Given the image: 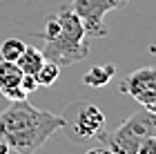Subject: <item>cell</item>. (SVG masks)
<instances>
[{
    "instance_id": "cell-1",
    "label": "cell",
    "mask_w": 156,
    "mask_h": 154,
    "mask_svg": "<svg viewBox=\"0 0 156 154\" xmlns=\"http://www.w3.org/2000/svg\"><path fill=\"white\" fill-rule=\"evenodd\" d=\"M58 130L60 116L34 107L27 98L9 101V107L0 112V141L16 154H36Z\"/></svg>"
},
{
    "instance_id": "cell-2",
    "label": "cell",
    "mask_w": 156,
    "mask_h": 154,
    "mask_svg": "<svg viewBox=\"0 0 156 154\" xmlns=\"http://www.w3.org/2000/svg\"><path fill=\"white\" fill-rule=\"evenodd\" d=\"M56 13L60 20V29L56 36L45 40V47L40 49L45 60H54L60 67L85 60L89 56V36L83 27V20L76 16L72 5L60 7Z\"/></svg>"
},
{
    "instance_id": "cell-3",
    "label": "cell",
    "mask_w": 156,
    "mask_h": 154,
    "mask_svg": "<svg viewBox=\"0 0 156 154\" xmlns=\"http://www.w3.org/2000/svg\"><path fill=\"white\" fill-rule=\"evenodd\" d=\"M60 118L62 130L72 141H103L107 134V118L103 109L89 101L69 103Z\"/></svg>"
},
{
    "instance_id": "cell-4",
    "label": "cell",
    "mask_w": 156,
    "mask_h": 154,
    "mask_svg": "<svg viewBox=\"0 0 156 154\" xmlns=\"http://www.w3.org/2000/svg\"><path fill=\"white\" fill-rule=\"evenodd\" d=\"M150 136H156V114L140 107L114 132H107L103 141L107 143L112 154H136L140 143Z\"/></svg>"
},
{
    "instance_id": "cell-5",
    "label": "cell",
    "mask_w": 156,
    "mask_h": 154,
    "mask_svg": "<svg viewBox=\"0 0 156 154\" xmlns=\"http://www.w3.org/2000/svg\"><path fill=\"white\" fill-rule=\"evenodd\" d=\"M129 0H72V9L76 16L83 20V27L87 36H107V27H105V16L109 11L125 9Z\"/></svg>"
},
{
    "instance_id": "cell-6",
    "label": "cell",
    "mask_w": 156,
    "mask_h": 154,
    "mask_svg": "<svg viewBox=\"0 0 156 154\" xmlns=\"http://www.w3.org/2000/svg\"><path fill=\"white\" fill-rule=\"evenodd\" d=\"M118 89L132 96V101H136L140 107L156 114V67H140L132 72L120 81Z\"/></svg>"
},
{
    "instance_id": "cell-7",
    "label": "cell",
    "mask_w": 156,
    "mask_h": 154,
    "mask_svg": "<svg viewBox=\"0 0 156 154\" xmlns=\"http://www.w3.org/2000/svg\"><path fill=\"white\" fill-rule=\"evenodd\" d=\"M116 74V65L114 63H103V65H94L89 72H85L83 83L89 87H105L109 85V81Z\"/></svg>"
},
{
    "instance_id": "cell-8",
    "label": "cell",
    "mask_w": 156,
    "mask_h": 154,
    "mask_svg": "<svg viewBox=\"0 0 156 154\" xmlns=\"http://www.w3.org/2000/svg\"><path fill=\"white\" fill-rule=\"evenodd\" d=\"M20 78H23V69L11 60H0V92L11 87H20Z\"/></svg>"
},
{
    "instance_id": "cell-9",
    "label": "cell",
    "mask_w": 156,
    "mask_h": 154,
    "mask_svg": "<svg viewBox=\"0 0 156 154\" xmlns=\"http://www.w3.org/2000/svg\"><path fill=\"white\" fill-rule=\"evenodd\" d=\"M45 63V56H42L40 49H36V47H31V45H27L25 47V52L20 54V58L16 60V65L23 69V74H36L40 65Z\"/></svg>"
},
{
    "instance_id": "cell-10",
    "label": "cell",
    "mask_w": 156,
    "mask_h": 154,
    "mask_svg": "<svg viewBox=\"0 0 156 154\" xmlns=\"http://www.w3.org/2000/svg\"><path fill=\"white\" fill-rule=\"evenodd\" d=\"M34 76H36V81H38V87H51L60 76V65L54 63V60H45Z\"/></svg>"
},
{
    "instance_id": "cell-11",
    "label": "cell",
    "mask_w": 156,
    "mask_h": 154,
    "mask_svg": "<svg viewBox=\"0 0 156 154\" xmlns=\"http://www.w3.org/2000/svg\"><path fill=\"white\" fill-rule=\"evenodd\" d=\"M25 40L23 38H16V36H11V38H7L2 45H0V58L2 60H11V63H16L20 58V54L25 52Z\"/></svg>"
},
{
    "instance_id": "cell-12",
    "label": "cell",
    "mask_w": 156,
    "mask_h": 154,
    "mask_svg": "<svg viewBox=\"0 0 156 154\" xmlns=\"http://www.w3.org/2000/svg\"><path fill=\"white\" fill-rule=\"evenodd\" d=\"M58 29H60L58 13H49L47 20H45V27H42V31L34 34V36H38V38H42V40H49L51 36H56V34H58Z\"/></svg>"
},
{
    "instance_id": "cell-13",
    "label": "cell",
    "mask_w": 156,
    "mask_h": 154,
    "mask_svg": "<svg viewBox=\"0 0 156 154\" xmlns=\"http://www.w3.org/2000/svg\"><path fill=\"white\" fill-rule=\"evenodd\" d=\"M20 89H25L27 94L36 92V89H38V81H36V76H34V74H23V78H20Z\"/></svg>"
},
{
    "instance_id": "cell-14",
    "label": "cell",
    "mask_w": 156,
    "mask_h": 154,
    "mask_svg": "<svg viewBox=\"0 0 156 154\" xmlns=\"http://www.w3.org/2000/svg\"><path fill=\"white\" fill-rule=\"evenodd\" d=\"M2 96L7 101H23V98H27V92L20 89V87H11V89H5Z\"/></svg>"
},
{
    "instance_id": "cell-15",
    "label": "cell",
    "mask_w": 156,
    "mask_h": 154,
    "mask_svg": "<svg viewBox=\"0 0 156 154\" xmlns=\"http://www.w3.org/2000/svg\"><path fill=\"white\" fill-rule=\"evenodd\" d=\"M136 154H156V136H150L140 143V148Z\"/></svg>"
},
{
    "instance_id": "cell-16",
    "label": "cell",
    "mask_w": 156,
    "mask_h": 154,
    "mask_svg": "<svg viewBox=\"0 0 156 154\" xmlns=\"http://www.w3.org/2000/svg\"><path fill=\"white\" fill-rule=\"evenodd\" d=\"M87 154H112L109 148H94V150H89Z\"/></svg>"
},
{
    "instance_id": "cell-17",
    "label": "cell",
    "mask_w": 156,
    "mask_h": 154,
    "mask_svg": "<svg viewBox=\"0 0 156 154\" xmlns=\"http://www.w3.org/2000/svg\"><path fill=\"white\" fill-rule=\"evenodd\" d=\"M11 150H9V145H7L5 141H0V154H9Z\"/></svg>"
},
{
    "instance_id": "cell-18",
    "label": "cell",
    "mask_w": 156,
    "mask_h": 154,
    "mask_svg": "<svg viewBox=\"0 0 156 154\" xmlns=\"http://www.w3.org/2000/svg\"><path fill=\"white\" fill-rule=\"evenodd\" d=\"M0 60H2V58H0Z\"/></svg>"
}]
</instances>
